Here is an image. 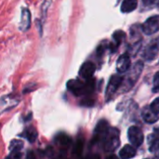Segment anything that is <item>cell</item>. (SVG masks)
<instances>
[{"label":"cell","mask_w":159,"mask_h":159,"mask_svg":"<svg viewBox=\"0 0 159 159\" xmlns=\"http://www.w3.org/2000/svg\"><path fill=\"white\" fill-rule=\"evenodd\" d=\"M67 88L70 91H72L75 95L80 96L82 94H87L92 92L94 89V81L92 79H89L87 83H83L78 79L69 80L67 83Z\"/></svg>","instance_id":"6da1fadb"},{"label":"cell","mask_w":159,"mask_h":159,"mask_svg":"<svg viewBox=\"0 0 159 159\" xmlns=\"http://www.w3.org/2000/svg\"><path fill=\"white\" fill-rule=\"evenodd\" d=\"M143 69V63L142 61H138V62L135 63V65L132 67V69L130 70L129 75L126 76L125 82L123 81L125 86H126V89L125 90L129 89L133 86V84L138 80V78H139Z\"/></svg>","instance_id":"7a4b0ae2"},{"label":"cell","mask_w":159,"mask_h":159,"mask_svg":"<svg viewBox=\"0 0 159 159\" xmlns=\"http://www.w3.org/2000/svg\"><path fill=\"white\" fill-rule=\"evenodd\" d=\"M119 134L115 129L110 130L104 139V150L106 152H113L119 146Z\"/></svg>","instance_id":"3957f363"},{"label":"cell","mask_w":159,"mask_h":159,"mask_svg":"<svg viewBox=\"0 0 159 159\" xmlns=\"http://www.w3.org/2000/svg\"><path fill=\"white\" fill-rule=\"evenodd\" d=\"M159 54V38H156L146 46L143 52V58L147 61H154Z\"/></svg>","instance_id":"277c9868"},{"label":"cell","mask_w":159,"mask_h":159,"mask_svg":"<svg viewBox=\"0 0 159 159\" xmlns=\"http://www.w3.org/2000/svg\"><path fill=\"white\" fill-rule=\"evenodd\" d=\"M128 137H129V141L130 142V143L135 147L141 146L144 141V135L142 129L136 126H132L129 129Z\"/></svg>","instance_id":"5b68a950"},{"label":"cell","mask_w":159,"mask_h":159,"mask_svg":"<svg viewBox=\"0 0 159 159\" xmlns=\"http://www.w3.org/2000/svg\"><path fill=\"white\" fill-rule=\"evenodd\" d=\"M142 30L146 34H154L159 31V15L150 17L142 25Z\"/></svg>","instance_id":"8992f818"},{"label":"cell","mask_w":159,"mask_h":159,"mask_svg":"<svg viewBox=\"0 0 159 159\" xmlns=\"http://www.w3.org/2000/svg\"><path fill=\"white\" fill-rule=\"evenodd\" d=\"M123 79L124 78L118 75H115L110 78V81H109L107 89H106V94H105L107 100L110 99L116 93V91L119 89V87L123 83Z\"/></svg>","instance_id":"52a82bcc"},{"label":"cell","mask_w":159,"mask_h":159,"mask_svg":"<svg viewBox=\"0 0 159 159\" xmlns=\"http://www.w3.org/2000/svg\"><path fill=\"white\" fill-rule=\"evenodd\" d=\"M95 70H96L95 64L91 61H87L81 66L79 70V75L85 79H90L93 74L95 73Z\"/></svg>","instance_id":"ba28073f"},{"label":"cell","mask_w":159,"mask_h":159,"mask_svg":"<svg viewBox=\"0 0 159 159\" xmlns=\"http://www.w3.org/2000/svg\"><path fill=\"white\" fill-rule=\"evenodd\" d=\"M130 58L128 54L121 55L116 62V69L119 73H125L130 68Z\"/></svg>","instance_id":"9c48e42d"},{"label":"cell","mask_w":159,"mask_h":159,"mask_svg":"<svg viewBox=\"0 0 159 159\" xmlns=\"http://www.w3.org/2000/svg\"><path fill=\"white\" fill-rule=\"evenodd\" d=\"M142 116H143V119L148 123V124H153V123H156L157 120L159 119V116L157 114H156L151 108L150 106H146L143 109V112H142Z\"/></svg>","instance_id":"30bf717a"},{"label":"cell","mask_w":159,"mask_h":159,"mask_svg":"<svg viewBox=\"0 0 159 159\" xmlns=\"http://www.w3.org/2000/svg\"><path fill=\"white\" fill-rule=\"evenodd\" d=\"M108 129H109V126H108L106 121H104V120L100 121L96 127V129H95V137L98 140H102V139L104 140L106 135L109 132Z\"/></svg>","instance_id":"8fae6325"},{"label":"cell","mask_w":159,"mask_h":159,"mask_svg":"<svg viewBox=\"0 0 159 159\" xmlns=\"http://www.w3.org/2000/svg\"><path fill=\"white\" fill-rule=\"evenodd\" d=\"M30 25H31V13L27 8H22L20 29L25 32L30 28Z\"/></svg>","instance_id":"7c38bea8"},{"label":"cell","mask_w":159,"mask_h":159,"mask_svg":"<svg viewBox=\"0 0 159 159\" xmlns=\"http://www.w3.org/2000/svg\"><path fill=\"white\" fill-rule=\"evenodd\" d=\"M135 156H136V150L130 144L125 145L119 152V157H121V159H130L134 157Z\"/></svg>","instance_id":"4fadbf2b"},{"label":"cell","mask_w":159,"mask_h":159,"mask_svg":"<svg viewBox=\"0 0 159 159\" xmlns=\"http://www.w3.org/2000/svg\"><path fill=\"white\" fill-rule=\"evenodd\" d=\"M137 0H124L121 4V11L123 13H129L136 9Z\"/></svg>","instance_id":"5bb4252c"},{"label":"cell","mask_w":159,"mask_h":159,"mask_svg":"<svg viewBox=\"0 0 159 159\" xmlns=\"http://www.w3.org/2000/svg\"><path fill=\"white\" fill-rule=\"evenodd\" d=\"M26 138L30 143H34L37 138V131L34 128H30L26 130Z\"/></svg>","instance_id":"9a60e30c"},{"label":"cell","mask_w":159,"mask_h":159,"mask_svg":"<svg viewBox=\"0 0 159 159\" xmlns=\"http://www.w3.org/2000/svg\"><path fill=\"white\" fill-rule=\"evenodd\" d=\"M22 147H23L22 142L18 141V140L12 141L11 143H10V150H11V152H20Z\"/></svg>","instance_id":"2e32d148"},{"label":"cell","mask_w":159,"mask_h":159,"mask_svg":"<svg viewBox=\"0 0 159 159\" xmlns=\"http://www.w3.org/2000/svg\"><path fill=\"white\" fill-rule=\"evenodd\" d=\"M83 146H84V143H83V141L81 140H78L75 144V147H74V154L77 157H80L81 154H82V151H83Z\"/></svg>","instance_id":"e0dca14e"},{"label":"cell","mask_w":159,"mask_h":159,"mask_svg":"<svg viewBox=\"0 0 159 159\" xmlns=\"http://www.w3.org/2000/svg\"><path fill=\"white\" fill-rule=\"evenodd\" d=\"M113 37H114L115 43H116V47H117V46L122 42V40L125 38V33L122 32V31H116V32L114 34Z\"/></svg>","instance_id":"ac0fdd59"},{"label":"cell","mask_w":159,"mask_h":159,"mask_svg":"<svg viewBox=\"0 0 159 159\" xmlns=\"http://www.w3.org/2000/svg\"><path fill=\"white\" fill-rule=\"evenodd\" d=\"M58 139H59V143H61V145H63V146H69L72 143L71 138L65 134H61Z\"/></svg>","instance_id":"d6986e66"},{"label":"cell","mask_w":159,"mask_h":159,"mask_svg":"<svg viewBox=\"0 0 159 159\" xmlns=\"http://www.w3.org/2000/svg\"><path fill=\"white\" fill-rule=\"evenodd\" d=\"M153 91L154 92H158L159 91V71L154 76V81H153Z\"/></svg>","instance_id":"ffe728a7"},{"label":"cell","mask_w":159,"mask_h":159,"mask_svg":"<svg viewBox=\"0 0 159 159\" xmlns=\"http://www.w3.org/2000/svg\"><path fill=\"white\" fill-rule=\"evenodd\" d=\"M150 108L156 113V114H159V97L158 98H157L152 103H151V105H150Z\"/></svg>","instance_id":"44dd1931"},{"label":"cell","mask_w":159,"mask_h":159,"mask_svg":"<svg viewBox=\"0 0 159 159\" xmlns=\"http://www.w3.org/2000/svg\"><path fill=\"white\" fill-rule=\"evenodd\" d=\"M50 4H51V0H45L44 1V4L42 6V14H43V16L46 15L47 10H48V7L50 6Z\"/></svg>","instance_id":"7402d4cb"},{"label":"cell","mask_w":159,"mask_h":159,"mask_svg":"<svg viewBox=\"0 0 159 159\" xmlns=\"http://www.w3.org/2000/svg\"><path fill=\"white\" fill-rule=\"evenodd\" d=\"M155 2H156V0H143V4L146 7L152 6Z\"/></svg>","instance_id":"603a6c76"},{"label":"cell","mask_w":159,"mask_h":159,"mask_svg":"<svg viewBox=\"0 0 159 159\" xmlns=\"http://www.w3.org/2000/svg\"><path fill=\"white\" fill-rule=\"evenodd\" d=\"M106 159H118V157H117L116 156H115V155H111V156L107 157Z\"/></svg>","instance_id":"cb8c5ba5"},{"label":"cell","mask_w":159,"mask_h":159,"mask_svg":"<svg viewBox=\"0 0 159 159\" xmlns=\"http://www.w3.org/2000/svg\"><path fill=\"white\" fill-rule=\"evenodd\" d=\"M88 159H100V157L99 156H93V157H90Z\"/></svg>","instance_id":"d4e9b609"},{"label":"cell","mask_w":159,"mask_h":159,"mask_svg":"<svg viewBox=\"0 0 159 159\" xmlns=\"http://www.w3.org/2000/svg\"><path fill=\"white\" fill-rule=\"evenodd\" d=\"M154 159H159V155H157V157H154Z\"/></svg>","instance_id":"484cf974"}]
</instances>
